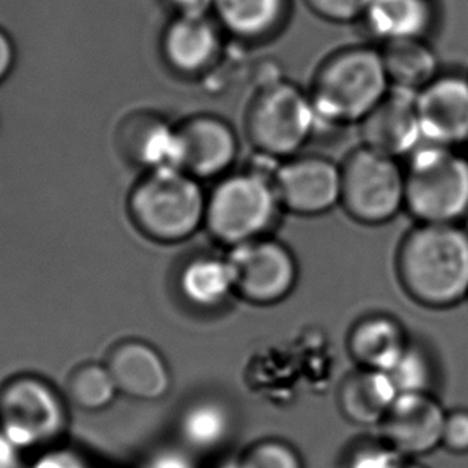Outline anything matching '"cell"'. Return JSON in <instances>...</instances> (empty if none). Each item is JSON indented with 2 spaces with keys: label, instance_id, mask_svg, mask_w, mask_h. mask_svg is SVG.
<instances>
[{
  "label": "cell",
  "instance_id": "6da1fadb",
  "mask_svg": "<svg viewBox=\"0 0 468 468\" xmlns=\"http://www.w3.org/2000/svg\"><path fill=\"white\" fill-rule=\"evenodd\" d=\"M399 282L427 308H451L468 299V231L462 225L419 223L398 249Z\"/></svg>",
  "mask_w": 468,
  "mask_h": 468
},
{
  "label": "cell",
  "instance_id": "7a4b0ae2",
  "mask_svg": "<svg viewBox=\"0 0 468 468\" xmlns=\"http://www.w3.org/2000/svg\"><path fill=\"white\" fill-rule=\"evenodd\" d=\"M382 52L351 47L325 59L313 80V108L321 125L361 124L390 90Z\"/></svg>",
  "mask_w": 468,
  "mask_h": 468
},
{
  "label": "cell",
  "instance_id": "3957f363",
  "mask_svg": "<svg viewBox=\"0 0 468 468\" xmlns=\"http://www.w3.org/2000/svg\"><path fill=\"white\" fill-rule=\"evenodd\" d=\"M207 195L185 170L146 172L132 189L129 212L133 225L151 241L176 244L206 223Z\"/></svg>",
  "mask_w": 468,
  "mask_h": 468
},
{
  "label": "cell",
  "instance_id": "277c9868",
  "mask_svg": "<svg viewBox=\"0 0 468 468\" xmlns=\"http://www.w3.org/2000/svg\"><path fill=\"white\" fill-rule=\"evenodd\" d=\"M406 204L419 223L461 225L468 217V156L423 142L404 167Z\"/></svg>",
  "mask_w": 468,
  "mask_h": 468
},
{
  "label": "cell",
  "instance_id": "5b68a950",
  "mask_svg": "<svg viewBox=\"0 0 468 468\" xmlns=\"http://www.w3.org/2000/svg\"><path fill=\"white\" fill-rule=\"evenodd\" d=\"M281 210L274 176L244 170L221 176L208 193L204 227L215 241L233 249L268 236Z\"/></svg>",
  "mask_w": 468,
  "mask_h": 468
},
{
  "label": "cell",
  "instance_id": "8992f818",
  "mask_svg": "<svg viewBox=\"0 0 468 468\" xmlns=\"http://www.w3.org/2000/svg\"><path fill=\"white\" fill-rule=\"evenodd\" d=\"M316 129L310 93L281 79L261 87L248 112V133L255 150L280 161L295 156Z\"/></svg>",
  "mask_w": 468,
  "mask_h": 468
},
{
  "label": "cell",
  "instance_id": "52a82bcc",
  "mask_svg": "<svg viewBox=\"0 0 468 468\" xmlns=\"http://www.w3.org/2000/svg\"><path fill=\"white\" fill-rule=\"evenodd\" d=\"M342 170L340 206L363 225H384L406 204V176L397 157L361 146L351 151Z\"/></svg>",
  "mask_w": 468,
  "mask_h": 468
},
{
  "label": "cell",
  "instance_id": "ba28073f",
  "mask_svg": "<svg viewBox=\"0 0 468 468\" xmlns=\"http://www.w3.org/2000/svg\"><path fill=\"white\" fill-rule=\"evenodd\" d=\"M65 427V403L44 378L18 376L0 387V431L15 446L39 448Z\"/></svg>",
  "mask_w": 468,
  "mask_h": 468
},
{
  "label": "cell",
  "instance_id": "9c48e42d",
  "mask_svg": "<svg viewBox=\"0 0 468 468\" xmlns=\"http://www.w3.org/2000/svg\"><path fill=\"white\" fill-rule=\"evenodd\" d=\"M236 293L254 305H274L291 295L299 267L291 249L270 236L229 249Z\"/></svg>",
  "mask_w": 468,
  "mask_h": 468
},
{
  "label": "cell",
  "instance_id": "30bf717a",
  "mask_svg": "<svg viewBox=\"0 0 468 468\" xmlns=\"http://www.w3.org/2000/svg\"><path fill=\"white\" fill-rule=\"evenodd\" d=\"M281 207L300 217L327 214L340 204L342 170L323 156H293L274 176Z\"/></svg>",
  "mask_w": 468,
  "mask_h": 468
},
{
  "label": "cell",
  "instance_id": "8fae6325",
  "mask_svg": "<svg viewBox=\"0 0 468 468\" xmlns=\"http://www.w3.org/2000/svg\"><path fill=\"white\" fill-rule=\"evenodd\" d=\"M446 416L433 393H403L380 423L382 438L406 459H417L441 446Z\"/></svg>",
  "mask_w": 468,
  "mask_h": 468
},
{
  "label": "cell",
  "instance_id": "7c38bea8",
  "mask_svg": "<svg viewBox=\"0 0 468 468\" xmlns=\"http://www.w3.org/2000/svg\"><path fill=\"white\" fill-rule=\"evenodd\" d=\"M359 127L363 144L367 148L397 159L410 157L423 144L417 91L390 87Z\"/></svg>",
  "mask_w": 468,
  "mask_h": 468
},
{
  "label": "cell",
  "instance_id": "4fadbf2b",
  "mask_svg": "<svg viewBox=\"0 0 468 468\" xmlns=\"http://www.w3.org/2000/svg\"><path fill=\"white\" fill-rule=\"evenodd\" d=\"M423 142L454 148L468 142V78L440 74L417 93Z\"/></svg>",
  "mask_w": 468,
  "mask_h": 468
},
{
  "label": "cell",
  "instance_id": "5bb4252c",
  "mask_svg": "<svg viewBox=\"0 0 468 468\" xmlns=\"http://www.w3.org/2000/svg\"><path fill=\"white\" fill-rule=\"evenodd\" d=\"M106 367L117 390L140 401H157L167 395L170 372L163 355L148 342L129 338L110 350Z\"/></svg>",
  "mask_w": 468,
  "mask_h": 468
},
{
  "label": "cell",
  "instance_id": "9a60e30c",
  "mask_svg": "<svg viewBox=\"0 0 468 468\" xmlns=\"http://www.w3.org/2000/svg\"><path fill=\"white\" fill-rule=\"evenodd\" d=\"M180 127L185 172L201 178L225 176L238 159L239 142L231 125L220 117L195 116Z\"/></svg>",
  "mask_w": 468,
  "mask_h": 468
},
{
  "label": "cell",
  "instance_id": "2e32d148",
  "mask_svg": "<svg viewBox=\"0 0 468 468\" xmlns=\"http://www.w3.org/2000/svg\"><path fill=\"white\" fill-rule=\"evenodd\" d=\"M220 47V29L208 15H176L164 33V57L172 69L186 76L208 69L218 58Z\"/></svg>",
  "mask_w": 468,
  "mask_h": 468
},
{
  "label": "cell",
  "instance_id": "e0dca14e",
  "mask_svg": "<svg viewBox=\"0 0 468 468\" xmlns=\"http://www.w3.org/2000/svg\"><path fill=\"white\" fill-rule=\"evenodd\" d=\"M410 344L401 323L382 313L359 319L348 334V351L356 365L387 374L397 366Z\"/></svg>",
  "mask_w": 468,
  "mask_h": 468
},
{
  "label": "cell",
  "instance_id": "ac0fdd59",
  "mask_svg": "<svg viewBox=\"0 0 468 468\" xmlns=\"http://www.w3.org/2000/svg\"><path fill=\"white\" fill-rule=\"evenodd\" d=\"M124 148L133 163L146 172L185 170L180 127L169 124L163 117L140 116L125 125Z\"/></svg>",
  "mask_w": 468,
  "mask_h": 468
},
{
  "label": "cell",
  "instance_id": "d6986e66",
  "mask_svg": "<svg viewBox=\"0 0 468 468\" xmlns=\"http://www.w3.org/2000/svg\"><path fill=\"white\" fill-rule=\"evenodd\" d=\"M399 397L387 372L363 369L351 372L338 388V410L356 425H380Z\"/></svg>",
  "mask_w": 468,
  "mask_h": 468
},
{
  "label": "cell",
  "instance_id": "ffe728a7",
  "mask_svg": "<svg viewBox=\"0 0 468 468\" xmlns=\"http://www.w3.org/2000/svg\"><path fill=\"white\" fill-rule=\"evenodd\" d=\"M431 0H371L366 27L384 44L423 39L433 23Z\"/></svg>",
  "mask_w": 468,
  "mask_h": 468
},
{
  "label": "cell",
  "instance_id": "44dd1931",
  "mask_svg": "<svg viewBox=\"0 0 468 468\" xmlns=\"http://www.w3.org/2000/svg\"><path fill=\"white\" fill-rule=\"evenodd\" d=\"M286 10L287 0H215L214 14L238 39L257 40L276 31Z\"/></svg>",
  "mask_w": 468,
  "mask_h": 468
},
{
  "label": "cell",
  "instance_id": "7402d4cb",
  "mask_svg": "<svg viewBox=\"0 0 468 468\" xmlns=\"http://www.w3.org/2000/svg\"><path fill=\"white\" fill-rule=\"evenodd\" d=\"M178 287L185 300L199 308L225 303L234 289V276L227 257H196L183 267Z\"/></svg>",
  "mask_w": 468,
  "mask_h": 468
},
{
  "label": "cell",
  "instance_id": "603a6c76",
  "mask_svg": "<svg viewBox=\"0 0 468 468\" xmlns=\"http://www.w3.org/2000/svg\"><path fill=\"white\" fill-rule=\"evenodd\" d=\"M380 52L391 87L419 93L440 76L435 52L423 39L390 42Z\"/></svg>",
  "mask_w": 468,
  "mask_h": 468
},
{
  "label": "cell",
  "instance_id": "cb8c5ba5",
  "mask_svg": "<svg viewBox=\"0 0 468 468\" xmlns=\"http://www.w3.org/2000/svg\"><path fill=\"white\" fill-rule=\"evenodd\" d=\"M233 429V417L218 401H201L183 416L182 431L193 448L212 451L227 441Z\"/></svg>",
  "mask_w": 468,
  "mask_h": 468
},
{
  "label": "cell",
  "instance_id": "d4e9b609",
  "mask_svg": "<svg viewBox=\"0 0 468 468\" xmlns=\"http://www.w3.org/2000/svg\"><path fill=\"white\" fill-rule=\"evenodd\" d=\"M117 393L116 382L106 366L87 363L76 367L68 378V397L80 410H106Z\"/></svg>",
  "mask_w": 468,
  "mask_h": 468
},
{
  "label": "cell",
  "instance_id": "484cf974",
  "mask_svg": "<svg viewBox=\"0 0 468 468\" xmlns=\"http://www.w3.org/2000/svg\"><path fill=\"white\" fill-rule=\"evenodd\" d=\"M398 393H433L436 367L422 345L412 344L404 351L397 366L388 372Z\"/></svg>",
  "mask_w": 468,
  "mask_h": 468
},
{
  "label": "cell",
  "instance_id": "4316f807",
  "mask_svg": "<svg viewBox=\"0 0 468 468\" xmlns=\"http://www.w3.org/2000/svg\"><path fill=\"white\" fill-rule=\"evenodd\" d=\"M238 462L241 468H303L299 451L291 442L278 438L254 442Z\"/></svg>",
  "mask_w": 468,
  "mask_h": 468
},
{
  "label": "cell",
  "instance_id": "83f0119b",
  "mask_svg": "<svg viewBox=\"0 0 468 468\" xmlns=\"http://www.w3.org/2000/svg\"><path fill=\"white\" fill-rule=\"evenodd\" d=\"M408 461L410 459L380 438L355 444L346 454L345 468H404Z\"/></svg>",
  "mask_w": 468,
  "mask_h": 468
},
{
  "label": "cell",
  "instance_id": "f1b7e54d",
  "mask_svg": "<svg viewBox=\"0 0 468 468\" xmlns=\"http://www.w3.org/2000/svg\"><path fill=\"white\" fill-rule=\"evenodd\" d=\"M313 14L331 23L363 20L371 0H305Z\"/></svg>",
  "mask_w": 468,
  "mask_h": 468
},
{
  "label": "cell",
  "instance_id": "f546056e",
  "mask_svg": "<svg viewBox=\"0 0 468 468\" xmlns=\"http://www.w3.org/2000/svg\"><path fill=\"white\" fill-rule=\"evenodd\" d=\"M441 446L454 454L468 452V410L449 412L442 430Z\"/></svg>",
  "mask_w": 468,
  "mask_h": 468
},
{
  "label": "cell",
  "instance_id": "4dcf8cb0",
  "mask_svg": "<svg viewBox=\"0 0 468 468\" xmlns=\"http://www.w3.org/2000/svg\"><path fill=\"white\" fill-rule=\"evenodd\" d=\"M16 61L14 40L4 29H0V84L10 76Z\"/></svg>",
  "mask_w": 468,
  "mask_h": 468
},
{
  "label": "cell",
  "instance_id": "1f68e13d",
  "mask_svg": "<svg viewBox=\"0 0 468 468\" xmlns=\"http://www.w3.org/2000/svg\"><path fill=\"white\" fill-rule=\"evenodd\" d=\"M170 7L176 10V15L186 16H202L214 10L215 0H167Z\"/></svg>",
  "mask_w": 468,
  "mask_h": 468
},
{
  "label": "cell",
  "instance_id": "d6a6232c",
  "mask_svg": "<svg viewBox=\"0 0 468 468\" xmlns=\"http://www.w3.org/2000/svg\"><path fill=\"white\" fill-rule=\"evenodd\" d=\"M404 468H427L423 467V465H420V463H417V462L412 461V459H410V461L406 462V465H404Z\"/></svg>",
  "mask_w": 468,
  "mask_h": 468
},
{
  "label": "cell",
  "instance_id": "836d02e7",
  "mask_svg": "<svg viewBox=\"0 0 468 468\" xmlns=\"http://www.w3.org/2000/svg\"><path fill=\"white\" fill-rule=\"evenodd\" d=\"M227 468H241V467H239V462L236 461V462H233V463H229V465H227Z\"/></svg>",
  "mask_w": 468,
  "mask_h": 468
},
{
  "label": "cell",
  "instance_id": "e575fe53",
  "mask_svg": "<svg viewBox=\"0 0 468 468\" xmlns=\"http://www.w3.org/2000/svg\"><path fill=\"white\" fill-rule=\"evenodd\" d=\"M467 146H468V142H467Z\"/></svg>",
  "mask_w": 468,
  "mask_h": 468
}]
</instances>
